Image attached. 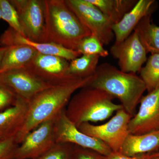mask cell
Segmentation results:
<instances>
[{"mask_svg":"<svg viewBox=\"0 0 159 159\" xmlns=\"http://www.w3.org/2000/svg\"><path fill=\"white\" fill-rule=\"evenodd\" d=\"M93 76L78 77L66 84L51 87L31 99L29 102L25 121L16 136L18 144L20 145L28 134L42 123L55 119L66 109L73 94L77 90L87 86Z\"/></svg>","mask_w":159,"mask_h":159,"instance_id":"obj_1","label":"cell"},{"mask_svg":"<svg viewBox=\"0 0 159 159\" xmlns=\"http://www.w3.org/2000/svg\"><path fill=\"white\" fill-rule=\"evenodd\" d=\"M87 86L105 91L121 102L123 109L133 116L146 89L136 74L125 73L107 62L98 65Z\"/></svg>","mask_w":159,"mask_h":159,"instance_id":"obj_2","label":"cell"},{"mask_svg":"<svg viewBox=\"0 0 159 159\" xmlns=\"http://www.w3.org/2000/svg\"><path fill=\"white\" fill-rule=\"evenodd\" d=\"M46 43L77 51L80 42L91 35L65 0H44Z\"/></svg>","mask_w":159,"mask_h":159,"instance_id":"obj_3","label":"cell"},{"mask_svg":"<svg viewBox=\"0 0 159 159\" xmlns=\"http://www.w3.org/2000/svg\"><path fill=\"white\" fill-rule=\"evenodd\" d=\"M105 91L86 86L71 98L66 109L68 119L78 128L83 123L105 121L115 113L123 109Z\"/></svg>","mask_w":159,"mask_h":159,"instance_id":"obj_4","label":"cell"},{"mask_svg":"<svg viewBox=\"0 0 159 159\" xmlns=\"http://www.w3.org/2000/svg\"><path fill=\"white\" fill-rule=\"evenodd\" d=\"M132 116L123 109L116 112L104 124L94 125L83 123L78 129L83 133L104 143L114 152H120L125 139L129 134L128 125Z\"/></svg>","mask_w":159,"mask_h":159,"instance_id":"obj_5","label":"cell"},{"mask_svg":"<svg viewBox=\"0 0 159 159\" xmlns=\"http://www.w3.org/2000/svg\"><path fill=\"white\" fill-rule=\"evenodd\" d=\"M73 11L91 34L98 38L103 45H108L115 37L113 24L93 4L88 0H65Z\"/></svg>","mask_w":159,"mask_h":159,"instance_id":"obj_6","label":"cell"},{"mask_svg":"<svg viewBox=\"0 0 159 159\" xmlns=\"http://www.w3.org/2000/svg\"><path fill=\"white\" fill-rule=\"evenodd\" d=\"M9 1L17 11L25 37L33 41L45 43L44 0Z\"/></svg>","mask_w":159,"mask_h":159,"instance_id":"obj_7","label":"cell"},{"mask_svg":"<svg viewBox=\"0 0 159 159\" xmlns=\"http://www.w3.org/2000/svg\"><path fill=\"white\" fill-rule=\"evenodd\" d=\"M69 64L68 61L62 57L38 52L25 68L43 81L55 86L78 78L69 74Z\"/></svg>","mask_w":159,"mask_h":159,"instance_id":"obj_8","label":"cell"},{"mask_svg":"<svg viewBox=\"0 0 159 159\" xmlns=\"http://www.w3.org/2000/svg\"><path fill=\"white\" fill-rule=\"evenodd\" d=\"M54 132L56 142L68 143L97 152L104 156L112 150L104 143L80 130L67 117L66 109L54 120Z\"/></svg>","mask_w":159,"mask_h":159,"instance_id":"obj_9","label":"cell"},{"mask_svg":"<svg viewBox=\"0 0 159 159\" xmlns=\"http://www.w3.org/2000/svg\"><path fill=\"white\" fill-rule=\"evenodd\" d=\"M138 111L128 125L129 134L141 135L159 130V86L140 100Z\"/></svg>","mask_w":159,"mask_h":159,"instance_id":"obj_10","label":"cell"},{"mask_svg":"<svg viewBox=\"0 0 159 159\" xmlns=\"http://www.w3.org/2000/svg\"><path fill=\"white\" fill-rule=\"evenodd\" d=\"M0 83L11 89L18 98L28 102L40 92L53 86L25 68L0 74Z\"/></svg>","mask_w":159,"mask_h":159,"instance_id":"obj_11","label":"cell"},{"mask_svg":"<svg viewBox=\"0 0 159 159\" xmlns=\"http://www.w3.org/2000/svg\"><path fill=\"white\" fill-rule=\"evenodd\" d=\"M110 51L118 60L120 70L125 73H139L147 60V52L135 31L122 42L114 43Z\"/></svg>","mask_w":159,"mask_h":159,"instance_id":"obj_12","label":"cell"},{"mask_svg":"<svg viewBox=\"0 0 159 159\" xmlns=\"http://www.w3.org/2000/svg\"><path fill=\"white\" fill-rule=\"evenodd\" d=\"M54 120L42 123L25 137L16 149L15 159H34L56 143Z\"/></svg>","mask_w":159,"mask_h":159,"instance_id":"obj_13","label":"cell"},{"mask_svg":"<svg viewBox=\"0 0 159 159\" xmlns=\"http://www.w3.org/2000/svg\"><path fill=\"white\" fill-rule=\"evenodd\" d=\"M17 45L29 46L41 54L56 55L68 61L81 56L77 51L66 48L53 43H39L31 40L9 27L0 36V45L7 47Z\"/></svg>","mask_w":159,"mask_h":159,"instance_id":"obj_14","label":"cell"},{"mask_svg":"<svg viewBox=\"0 0 159 159\" xmlns=\"http://www.w3.org/2000/svg\"><path fill=\"white\" fill-rule=\"evenodd\" d=\"M154 0H139L122 19L112 26L115 44L120 43L127 38L143 17L151 12Z\"/></svg>","mask_w":159,"mask_h":159,"instance_id":"obj_15","label":"cell"},{"mask_svg":"<svg viewBox=\"0 0 159 159\" xmlns=\"http://www.w3.org/2000/svg\"><path fill=\"white\" fill-rule=\"evenodd\" d=\"M29 102L19 98L15 105L0 112V140L16 137L25 121Z\"/></svg>","mask_w":159,"mask_h":159,"instance_id":"obj_16","label":"cell"},{"mask_svg":"<svg viewBox=\"0 0 159 159\" xmlns=\"http://www.w3.org/2000/svg\"><path fill=\"white\" fill-rule=\"evenodd\" d=\"M159 148V130L141 135L129 134L121 149L123 154L128 156L152 153Z\"/></svg>","mask_w":159,"mask_h":159,"instance_id":"obj_17","label":"cell"},{"mask_svg":"<svg viewBox=\"0 0 159 159\" xmlns=\"http://www.w3.org/2000/svg\"><path fill=\"white\" fill-rule=\"evenodd\" d=\"M1 64L0 74L25 68L38 52L29 46L17 45L6 47Z\"/></svg>","mask_w":159,"mask_h":159,"instance_id":"obj_18","label":"cell"},{"mask_svg":"<svg viewBox=\"0 0 159 159\" xmlns=\"http://www.w3.org/2000/svg\"><path fill=\"white\" fill-rule=\"evenodd\" d=\"M151 13L142 19L134 31L137 32L147 53L159 54V26L151 21Z\"/></svg>","mask_w":159,"mask_h":159,"instance_id":"obj_19","label":"cell"},{"mask_svg":"<svg viewBox=\"0 0 159 159\" xmlns=\"http://www.w3.org/2000/svg\"><path fill=\"white\" fill-rule=\"evenodd\" d=\"M97 6L113 24H117L133 8L135 0H88Z\"/></svg>","mask_w":159,"mask_h":159,"instance_id":"obj_20","label":"cell"},{"mask_svg":"<svg viewBox=\"0 0 159 159\" xmlns=\"http://www.w3.org/2000/svg\"><path fill=\"white\" fill-rule=\"evenodd\" d=\"M99 56L96 55H81L70 61L69 74L80 78L93 76L98 67Z\"/></svg>","mask_w":159,"mask_h":159,"instance_id":"obj_21","label":"cell"},{"mask_svg":"<svg viewBox=\"0 0 159 159\" xmlns=\"http://www.w3.org/2000/svg\"><path fill=\"white\" fill-rule=\"evenodd\" d=\"M146 62L139 73L149 93L159 86V54H152Z\"/></svg>","mask_w":159,"mask_h":159,"instance_id":"obj_22","label":"cell"},{"mask_svg":"<svg viewBox=\"0 0 159 159\" xmlns=\"http://www.w3.org/2000/svg\"><path fill=\"white\" fill-rule=\"evenodd\" d=\"M77 51L81 55H96L99 57H106L109 55L108 51L104 49L98 38L93 34L84 38L80 42Z\"/></svg>","mask_w":159,"mask_h":159,"instance_id":"obj_23","label":"cell"},{"mask_svg":"<svg viewBox=\"0 0 159 159\" xmlns=\"http://www.w3.org/2000/svg\"><path fill=\"white\" fill-rule=\"evenodd\" d=\"M2 19L9 24V27L25 36L17 11L8 0H0Z\"/></svg>","mask_w":159,"mask_h":159,"instance_id":"obj_24","label":"cell"},{"mask_svg":"<svg viewBox=\"0 0 159 159\" xmlns=\"http://www.w3.org/2000/svg\"><path fill=\"white\" fill-rule=\"evenodd\" d=\"M74 145L56 142L46 152L34 159H71Z\"/></svg>","mask_w":159,"mask_h":159,"instance_id":"obj_25","label":"cell"},{"mask_svg":"<svg viewBox=\"0 0 159 159\" xmlns=\"http://www.w3.org/2000/svg\"><path fill=\"white\" fill-rule=\"evenodd\" d=\"M18 99L11 89L0 83V112L15 105Z\"/></svg>","mask_w":159,"mask_h":159,"instance_id":"obj_26","label":"cell"},{"mask_svg":"<svg viewBox=\"0 0 159 159\" xmlns=\"http://www.w3.org/2000/svg\"><path fill=\"white\" fill-rule=\"evenodd\" d=\"M16 137L0 140V159H15L19 146Z\"/></svg>","mask_w":159,"mask_h":159,"instance_id":"obj_27","label":"cell"},{"mask_svg":"<svg viewBox=\"0 0 159 159\" xmlns=\"http://www.w3.org/2000/svg\"><path fill=\"white\" fill-rule=\"evenodd\" d=\"M71 159H106L102 154L88 148L73 146Z\"/></svg>","mask_w":159,"mask_h":159,"instance_id":"obj_28","label":"cell"},{"mask_svg":"<svg viewBox=\"0 0 159 159\" xmlns=\"http://www.w3.org/2000/svg\"><path fill=\"white\" fill-rule=\"evenodd\" d=\"M157 152H154L138 155L134 156H128L123 154L120 152H112L108 155L105 157L106 159H150Z\"/></svg>","mask_w":159,"mask_h":159,"instance_id":"obj_29","label":"cell"},{"mask_svg":"<svg viewBox=\"0 0 159 159\" xmlns=\"http://www.w3.org/2000/svg\"><path fill=\"white\" fill-rule=\"evenodd\" d=\"M6 49H7L6 47H0V64H1L4 54L6 52Z\"/></svg>","mask_w":159,"mask_h":159,"instance_id":"obj_30","label":"cell"},{"mask_svg":"<svg viewBox=\"0 0 159 159\" xmlns=\"http://www.w3.org/2000/svg\"><path fill=\"white\" fill-rule=\"evenodd\" d=\"M150 159H159V152H157L156 154Z\"/></svg>","mask_w":159,"mask_h":159,"instance_id":"obj_31","label":"cell"},{"mask_svg":"<svg viewBox=\"0 0 159 159\" xmlns=\"http://www.w3.org/2000/svg\"><path fill=\"white\" fill-rule=\"evenodd\" d=\"M2 19V9H1V5H0V19Z\"/></svg>","mask_w":159,"mask_h":159,"instance_id":"obj_32","label":"cell"}]
</instances>
